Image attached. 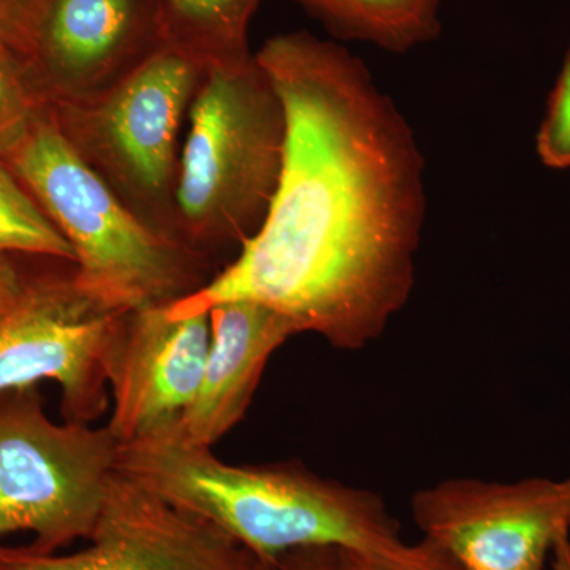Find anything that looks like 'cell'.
<instances>
[{"label": "cell", "mask_w": 570, "mask_h": 570, "mask_svg": "<svg viewBox=\"0 0 570 570\" xmlns=\"http://www.w3.org/2000/svg\"><path fill=\"white\" fill-rule=\"evenodd\" d=\"M204 73L200 63L164 45L107 91L50 105L75 151L127 208L176 239L179 132Z\"/></svg>", "instance_id": "5"}, {"label": "cell", "mask_w": 570, "mask_h": 570, "mask_svg": "<svg viewBox=\"0 0 570 570\" xmlns=\"http://www.w3.org/2000/svg\"><path fill=\"white\" fill-rule=\"evenodd\" d=\"M119 452L107 425L52 422L37 387L0 393V538L33 532L39 553L91 539Z\"/></svg>", "instance_id": "6"}, {"label": "cell", "mask_w": 570, "mask_h": 570, "mask_svg": "<svg viewBox=\"0 0 570 570\" xmlns=\"http://www.w3.org/2000/svg\"><path fill=\"white\" fill-rule=\"evenodd\" d=\"M118 471L208 521L262 560L305 549L356 551L407 570H455L430 543H407L374 491L321 478L295 461L245 466L174 434L121 445Z\"/></svg>", "instance_id": "2"}, {"label": "cell", "mask_w": 570, "mask_h": 570, "mask_svg": "<svg viewBox=\"0 0 570 570\" xmlns=\"http://www.w3.org/2000/svg\"><path fill=\"white\" fill-rule=\"evenodd\" d=\"M47 0H0V48L29 62Z\"/></svg>", "instance_id": "18"}, {"label": "cell", "mask_w": 570, "mask_h": 570, "mask_svg": "<svg viewBox=\"0 0 570 570\" xmlns=\"http://www.w3.org/2000/svg\"><path fill=\"white\" fill-rule=\"evenodd\" d=\"M340 566L341 570H407L381 558L344 550H340Z\"/></svg>", "instance_id": "21"}, {"label": "cell", "mask_w": 570, "mask_h": 570, "mask_svg": "<svg viewBox=\"0 0 570 570\" xmlns=\"http://www.w3.org/2000/svg\"><path fill=\"white\" fill-rule=\"evenodd\" d=\"M45 255L75 265L70 243L0 157V255Z\"/></svg>", "instance_id": "15"}, {"label": "cell", "mask_w": 570, "mask_h": 570, "mask_svg": "<svg viewBox=\"0 0 570 570\" xmlns=\"http://www.w3.org/2000/svg\"><path fill=\"white\" fill-rule=\"evenodd\" d=\"M163 47L154 0H47L28 63L48 104L78 102Z\"/></svg>", "instance_id": "11"}, {"label": "cell", "mask_w": 570, "mask_h": 570, "mask_svg": "<svg viewBox=\"0 0 570 570\" xmlns=\"http://www.w3.org/2000/svg\"><path fill=\"white\" fill-rule=\"evenodd\" d=\"M330 28L389 51H407L438 36L441 0H294Z\"/></svg>", "instance_id": "14"}, {"label": "cell", "mask_w": 570, "mask_h": 570, "mask_svg": "<svg viewBox=\"0 0 570 570\" xmlns=\"http://www.w3.org/2000/svg\"><path fill=\"white\" fill-rule=\"evenodd\" d=\"M6 160L70 243L75 281L102 305L167 306L212 279V261L142 223L81 159L51 107Z\"/></svg>", "instance_id": "3"}, {"label": "cell", "mask_w": 570, "mask_h": 570, "mask_svg": "<svg viewBox=\"0 0 570 570\" xmlns=\"http://www.w3.org/2000/svg\"><path fill=\"white\" fill-rule=\"evenodd\" d=\"M26 281L7 255H0V317L20 302Z\"/></svg>", "instance_id": "20"}, {"label": "cell", "mask_w": 570, "mask_h": 570, "mask_svg": "<svg viewBox=\"0 0 570 570\" xmlns=\"http://www.w3.org/2000/svg\"><path fill=\"white\" fill-rule=\"evenodd\" d=\"M48 107L28 61L0 48V157L24 140Z\"/></svg>", "instance_id": "16"}, {"label": "cell", "mask_w": 570, "mask_h": 570, "mask_svg": "<svg viewBox=\"0 0 570 570\" xmlns=\"http://www.w3.org/2000/svg\"><path fill=\"white\" fill-rule=\"evenodd\" d=\"M127 316L86 294L75 272L26 281L0 317V393L56 382L63 420L92 425L110 403L108 363Z\"/></svg>", "instance_id": "7"}, {"label": "cell", "mask_w": 570, "mask_h": 570, "mask_svg": "<svg viewBox=\"0 0 570 570\" xmlns=\"http://www.w3.org/2000/svg\"><path fill=\"white\" fill-rule=\"evenodd\" d=\"M164 45L202 67L250 55L247 29L261 0H154Z\"/></svg>", "instance_id": "13"}, {"label": "cell", "mask_w": 570, "mask_h": 570, "mask_svg": "<svg viewBox=\"0 0 570 570\" xmlns=\"http://www.w3.org/2000/svg\"><path fill=\"white\" fill-rule=\"evenodd\" d=\"M92 546L66 557L0 547V570H258L253 551L118 471Z\"/></svg>", "instance_id": "9"}, {"label": "cell", "mask_w": 570, "mask_h": 570, "mask_svg": "<svg viewBox=\"0 0 570 570\" xmlns=\"http://www.w3.org/2000/svg\"><path fill=\"white\" fill-rule=\"evenodd\" d=\"M411 512L456 570H549L570 535V478L442 480L414 494Z\"/></svg>", "instance_id": "8"}, {"label": "cell", "mask_w": 570, "mask_h": 570, "mask_svg": "<svg viewBox=\"0 0 570 570\" xmlns=\"http://www.w3.org/2000/svg\"><path fill=\"white\" fill-rule=\"evenodd\" d=\"M538 153L547 167H570V51L539 129Z\"/></svg>", "instance_id": "17"}, {"label": "cell", "mask_w": 570, "mask_h": 570, "mask_svg": "<svg viewBox=\"0 0 570 570\" xmlns=\"http://www.w3.org/2000/svg\"><path fill=\"white\" fill-rule=\"evenodd\" d=\"M549 570H570V535L554 547Z\"/></svg>", "instance_id": "22"}, {"label": "cell", "mask_w": 570, "mask_h": 570, "mask_svg": "<svg viewBox=\"0 0 570 570\" xmlns=\"http://www.w3.org/2000/svg\"><path fill=\"white\" fill-rule=\"evenodd\" d=\"M208 314L212 344L200 390L171 434L213 449L245 419L269 358L298 330L261 303H220Z\"/></svg>", "instance_id": "12"}, {"label": "cell", "mask_w": 570, "mask_h": 570, "mask_svg": "<svg viewBox=\"0 0 570 570\" xmlns=\"http://www.w3.org/2000/svg\"><path fill=\"white\" fill-rule=\"evenodd\" d=\"M265 570H341L340 550L305 549L284 554L269 561Z\"/></svg>", "instance_id": "19"}, {"label": "cell", "mask_w": 570, "mask_h": 570, "mask_svg": "<svg viewBox=\"0 0 570 570\" xmlns=\"http://www.w3.org/2000/svg\"><path fill=\"white\" fill-rule=\"evenodd\" d=\"M167 306L129 313L108 363L112 411L105 425L121 445L174 433L200 390L209 314L174 317Z\"/></svg>", "instance_id": "10"}, {"label": "cell", "mask_w": 570, "mask_h": 570, "mask_svg": "<svg viewBox=\"0 0 570 570\" xmlns=\"http://www.w3.org/2000/svg\"><path fill=\"white\" fill-rule=\"evenodd\" d=\"M187 119L176 235L213 262L224 250L242 249L269 212L283 170L284 105L250 52L206 67Z\"/></svg>", "instance_id": "4"}, {"label": "cell", "mask_w": 570, "mask_h": 570, "mask_svg": "<svg viewBox=\"0 0 570 570\" xmlns=\"http://www.w3.org/2000/svg\"><path fill=\"white\" fill-rule=\"evenodd\" d=\"M285 112L283 170L261 230L174 317L261 303L340 351L384 335L407 305L423 220L422 151L365 63L307 32L255 52Z\"/></svg>", "instance_id": "1"}]
</instances>
